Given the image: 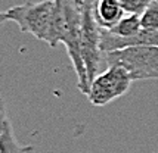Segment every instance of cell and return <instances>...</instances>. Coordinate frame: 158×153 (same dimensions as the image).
<instances>
[{"mask_svg":"<svg viewBox=\"0 0 158 153\" xmlns=\"http://www.w3.org/2000/svg\"><path fill=\"white\" fill-rule=\"evenodd\" d=\"M6 21L15 22L22 33L34 35L37 40L55 47V0H43L39 3H24L5 12Z\"/></svg>","mask_w":158,"mask_h":153,"instance_id":"cell-1","label":"cell"},{"mask_svg":"<svg viewBox=\"0 0 158 153\" xmlns=\"http://www.w3.org/2000/svg\"><path fill=\"white\" fill-rule=\"evenodd\" d=\"M105 63L124 68L133 81L158 80V47L155 46H130L106 52Z\"/></svg>","mask_w":158,"mask_h":153,"instance_id":"cell-2","label":"cell"},{"mask_svg":"<svg viewBox=\"0 0 158 153\" xmlns=\"http://www.w3.org/2000/svg\"><path fill=\"white\" fill-rule=\"evenodd\" d=\"M131 80L130 74L127 71L117 66L110 65L106 69L98 74L92 81L89 88V102L95 106H105L114 99L121 97L130 88Z\"/></svg>","mask_w":158,"mask_h":153,"instance_id":"cell-3","label":"cell"},{"mask_svg":"<svg viewBox=\"0 0 158 153\" xmlns=\"http://www.w3.org/2000/svg\"><path fill=\"white\" fill-rule=\"evenodd\" d=\"M93 15L99 28L103 31H110L126 15V10L118 0H96L93 6Z\"/></svg>","mask_w":158,"mask_h":153,"instance_id":"cell-4","label":"cell"},{"mask_svg":"<svg viewBox=\"0 0 158 153\" xmlns=\"http://www.w3.org/2000/svg\"><path fill=\"white\" fill-rule=\"evenodd\" d=\"M142 29V24H140V15L136 14H126L120 19L115 27L110 29L108 33L117 35V37H133L136 35Z\"/></svg>","mask_w":158,"mask_h":153,"instance_id":"cell-5","label":"cell"},{"mask_svg":"<svg viewBox=\"0 0 158 153\" xmlns=\"http://www.w3.org/2000/svg\"><path fill=\"white\" fill-rule=\"evenodd\" d=\"M28 150H30V147L24 149L19 144V141L16 140L14 134L12 125L9 124L5 132L2 134V137H0V153H25Z\"/></svg>","mask_w":158,"mask_h":153,"instance_id":"cell-6","label":"cell"},{"mask_svg":"<svg viewBox=\"0 0 158 153\" xmlns=\"http://www.w3.org/2000/svg\"><path fill=\"white\" fill-rule=\"evenodd\" d=\"M140 24L142 29L146 31H157L158 29V2L154 0L149 6L145 9V12L140 15Z\"/></svg>","mask_w":158,"mask_h":153,"instance_id":"cell-7","label":"cell"},{"mask_svg":"<svg viewBox=\"0 0 158 153\" xmlns=\"http://www.w3.org/2000/svg\"><path fill=\"white\" fill-rule=\"evenodd\" d=\"M118 2L121 3L126 14L142 15L145 12V9L149 6L154 0H118Z\"/></svg>","mask_w":158,"mask_h":153,"instance_id":"cell-8","label":"cell"},{"mask_svg":"<svg viewBox=\"0 0 158 153\" xmlns=\"http://www.w3.org/2000/svg\"><path fill=\"white\" fill-rule=\"evenodd\" d=\"M10 124V121L7 118V112H6V104H5V99L0 96V137L5 132L6 127Z\"/></svg>","mask_w":158,"mask_h":153,"instance_id":"cell-9","label":"cell"},{"mask_svg":"<svg viewBox=\"0 0 158 153\" xmlns=\"http://www.w3.org/2000/svg\"><path fill=\"white\" fill-rule=\"evenodd\" d=\"M5 21H6V18H5V12H0V25H2Z\"/></svg>","mask_w":158,"mask_h":153,"instance_id":"cell-10","label":"cell"},{"mask_svg":"<svg viewBox=\"0 0 158 153\" xmlns=\"http://www.w3.org/2000/svg\"><path fill=\"white\" fill-rule=\"evenodd\" d=\"M157 2H158V0H157Z\"/></svg>","mask_w":158,"mask_h":153,"instance_id":"cell-11","label":"cell"}]
</instances>
